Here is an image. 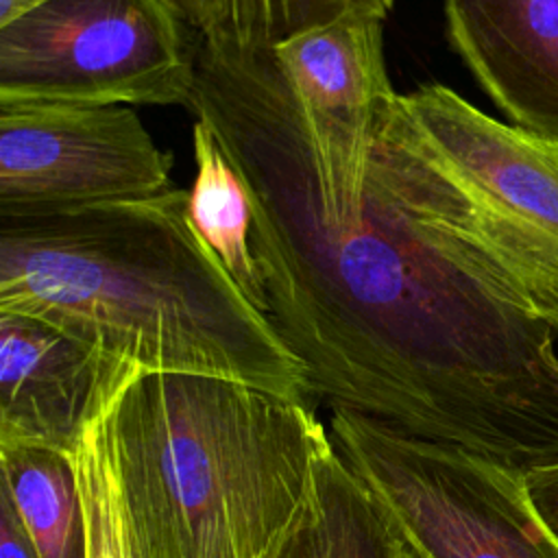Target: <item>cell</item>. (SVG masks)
Wrapping results in <instances>:
<instances>
[{
    "mask_svg": "<svg viewBox=\"0 0 558 558\" xmlns=\"http://www.w3.org/2000/svg\"><path fill=\"white\" fill-rule=\"evenodd\" d=\"M187 109L246 183L268 318L310 392L514 473L558 464V329L488 251L399 107L357 207L327 205L270 50L196 44Z\"/></svg>",
    "mask_w": 558,
    "mask_h": 558,
    "instance_id": "cell-1",
    "label": "cell"
},
{
    "mask_svg": "<svg viewBox=\"0 0 558 558\" xmlns=\"http://www.w3.org/2000/svg\"><path fill=\"white\" fill-rule=\"evenodd\" d=\"M0 312L46 320L140 371L310 395L303 362L192 229L185 190L0 218Z\"/></svg>",
    "mask_w": 558,
    "mask_h": 558,
    "instance_id": "cell-2",
    "label": "cell"
},
{
    "mask_svg": "<svg viewBox=\"0 0 558 558\" xmlns=\"http://www.w3.org/2000/svg\"><path fill=\"white\" fill-rule=\"evenodd\" d=\"M111 438L131 558H279L333 447L303 401L148 371L116 397Z\"/></svg>",
    "mask_w": 558,
    "mask_h": 558,
    "instance_id": "cell-3",
    "label": "cell"
},
{
    "mask_svg": "<svg viewBox=\"0 0 558 558\" xmlns=\"http://www.w3.org/2000/svg\"><path fill=\"white\" fill-rule=\"evenodd\" d=\"M329 434L423 558H558L525 475L349 410H331Z\"/></svg>",
    "mask_w": 558,
    "mask_h": 558,
    "instance_id": "cell-4",
    "label": "cell"
},
{
    "mask_svg": "<svg viewBox=\"0 0 558 558\" xmlns=\"http://www.w3.org/2000/svg\"><path fill=\"white\" fill-rule=\"evenodd\" d=\"M185 28L166 0H52L0 26V102L187 107Z\"/></svg>",
    "mask_w": 558,
    "mask_h": 558,
    "instance_id": "cell-5",
    "label": "cell"
},
{
    "mask_svg": "<svg viewBox=\"0 0 558 558\" xmlns=\"http://www.w3.org/2000/svg\"><path fill=\"white\" fill-rule=\"evenodd\" d=\"M399 107L534 314L558 329V140L499 122L458 92L425 83Z\"/></svg>",
    "mask_w": 558,
    "mask_h": 558,
    "instance_id": "cell-6",
    "label": "cell"
},
{
    "mask_svg": "<svg viewBox=\"0 0 558 558\" xmlns=\"http://www.w3.org/2000/svg\"><path fill=\"white\" fill-rule=\"evenodd\" d=\"M170 170L126 105L0 102V218L153 198Z\"/></svg>",
    "mask_w": 558,
    "mask_h": 558,
    "instance_id": "cell-7",
    "label": "cell"
},
{
    "mask_svg": "<svg viewBox=\"0 0 558 558\" xmlns=\"http://www.w3.org/2000/svg\"><path fill=\"white\" fill-rule=\"evenodd\" d=\"M381 26L379 15L347 13L270 48L310 144L316 190L336 209L360 205L379 120L397 98Z\"/></svg>",
    "mask_w": 558,
    "mask_h": 558,
    "instance_id": "cell-8",
    "label": "cell"
},
{
    "mask_svg": "<svg viewBox=\"0 0 558 558\" xmlns=\"http://www.w3.org/2000/svg\"><path fill=\"white\" fill-rule=\"evenodd\" d=\"M137 371L46 320L0 312V451L70 456Z\"/></svg>",
    "mask_w": 558,
    "mask_h": 558,
    "instance_id": "cell-9",
    "label": "cell"
},
{
    "mask_svg": "<svg viewBox=\"0 0 558 558\" xmlns=\"http://www.w3.org/2000/svg\"><path fill=\"white\" fill-rule=\"evenodd\" d=\"M447 37L510 124L558 140V0H442Z\"/></svg>",
    "mask_w": 558,
    "mask_h": 558,
    "instance_id": "cell-10",
    "label": "cell"
},
{
    "mask_svg": "<svg viewBox=\"0 0 558 558\" xmlns=\"http://www.w3.org/2000/svg\"><path fill=\"white\" fill-rule=\"evenodd\" d=\"M192 146L196 174L187 190V220L242 294L268 316L246 183L222 150L211 126L201 118L192 126Z\"/></svg>",
    "mask_w": 558,
    "mask_h": 558,
    "instance_id": "cell-11",
    "label": "cell"
},
{
    "mask_svg": "<svg viewBox=\"0 0 558 558\" xmlns=\"http://www.w3.org/2000/svg\"><path fill=\"white\" fill-rule=\"evenodd\" d=\"M408 543L336 445L318 466L312 508L279 558H403Z\"/></svg>",
    "mask_w": 558,
    "mask_h": 558,
    "instance_id": "cell-12",
    "label": "cell"
},
{
    "mask_svg": "<svg viewBox=\"0 0 558 558\" xmlns=\"http://www.w3.org/2000/svg\"><path fill=\"white\" fill-rule=\"evenodd\" d=\"M2 497L39 558H85V519L70 456L48 449L0 451Z\"/></svg>",
    "mask_w": 558,
    "mask_h": 558,
    "instance_id": "cell-13",
    "label": "cell"
},
{
    "mask_svg": "<svg viewBox=\"0 0 558 558\" xmlns=\"http://www.w3.org/2000/svg\"><path fill=\"white\" fill-rule=\"evenodd\" d=\"M201 41L233 50H270L292 35L347 13L386 20L395 0H166Z\"/></svg>",
    "mask_w": 558,
    "mask_h": 558,
    "instance_id": "cell-14",
    "label": "cell"
},
{
    "mask_svg": "<svg viewBox=\"0 0 558 558\" xmlns=\"http://www.w3.org/2000/svg\"><path fill=\"white\" fill-rule=\"evenodd\" d=\"M116 397L85 425L70 453L85 519V558H129L126 514L111 438Z\"/></svg>",
    "mask_w": 558,
    "mask_h": 558,
    "instance_id": "cell-15",
    "label": "cell"
},
{
    "mask_svg": "<svg viewBox=\"0 0 558 558\" xmlns=\"http://www.w3.org/2000/svg\"><path fill=\"white\" fill-rule=\"evenodd\" d=\"M525 486L538 514L558 536V464L527 473Z\"/></svg>",
    "mask_w": 558,
    "mask_h": 558,
    "instance_id": "cell-16",
    "label": "cell"
},
{
    "mask_svg": "<svg viewBox=\"0 0 558 558\" xmlns=\"http://www.w3.org/2000/svg\"><path fill=\"white\" fill-rule=\"evenodd\" d=\"M0 558H39L20 517L0 495Z\"/></svg>",
    "mask_w": 558,
    "mask_h": 558,
    "instance_id": "cell-17",
    "label": "cell"
},
{
    "mask_svg": "<svg viewBox=\"0 0 558 558\" xmlns=\"http://www.w3.org/2000/svg\"><path fill=\"white\" fill-rule=\"evenodd\" d=\"M52 0H0V26L35 11L37 7H44Z\"/></svg>",
    "mask_w": 558,
    "mask_h": 558,
    "instance_id": "cell-18",
    "label": "cell"
},
{
    "mask_svg": "<svg viewBox=\"0 0 558 558\" xmlns=\"http://www.w3.org/2000/svg\"><path fill=\"white\" fill-rule=\"evenodd\" d=\"M403 558H423V556H421V554H416V551H414V549H412V547H410V545H408V549H405V554H403Z\"/></svg>",
    "mask_w": 558,
    "mask_h": 558,
    "instance_id": "cell-19",
    "label": "cell"
},
{
    "mask_svg": "<svg viewBox=\"0 0 558 558\" xmlns=\"http://www.w3.org/2000/svg\"><path fill=\"white\" fill-rule=\"evenodd\" d=\"M129 558H131V554H129Z\"/></svg>",
    "mask_w": 558,
    "mask_h": 558,
    "instance_id": "cell-20",
    "label": "cell"
}]
</instances>
